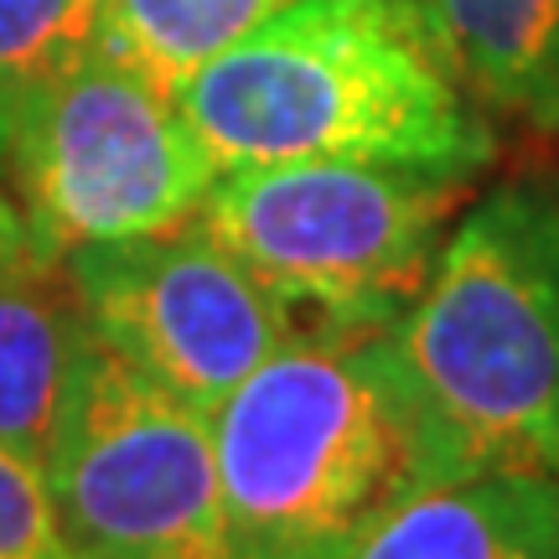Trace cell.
<instances>
[{
    "label": "cell",
    "instance_id": "obj_10",
    "mask_svg": "<svg viewBox=\"0 0 559 559\" xmlns=\"http://www.w3.org/2000/svg\"><path fill=\"white\" fill-rule=\"evenodd\" d=\"M425 11L481 109L559 135V0H425Z\"/></svg>",
    "mask_w": 559,
    "mask_h": 559
},
{
    "label": "cell",
    "instance_id": "obj_2",
    "mask_svg": "<svg viewBox=\"0 0 559 559\" xmlns=\"http://www.w3.org/2000/svg\"><path fill=\"white\" fill-rule=\"evenodd\" d=\"M239 559H353L394 508L466 472L394 332H306L213 409Z\"/></svg>",
    "mask_w": 559,
    "mask_h": 559
},
{
    "label": "cell",
    "instance_id": "obj_13",
    "mask_svg": "<svg viewBox=\"0 0 559 559\" xmlns=\"http://www.w3.org/2000/svg\"><path fill=\"white\" fill-rule=\"evenodd\" d=\"M0 559H79L47 472L0 445Z\"/></svg>",
    "mask_w": 559,
    "mask_h": 559
},
{
    "label": "cell",
    "instance_id": "obj_6",
    "mask_svg": "<svg viewBox=\"0 0 559 559\" xmlns=\"http://www.w3.org/2000/svg\"><path fill=\"white\" fill-rule=\"evenodd\" d=\"M41 472L79 559H239L213 415L99 337H88Z\"/></svg>",
    "mask_w": 559,
    "mask_h": 559
},
{
    "label": "cell",
    "instance_id": "obj_1",
    "mask_svg": "<svg viewBox=\"0 0 559 559\" xmlns=\"http://www.w3.org/2000/svg\"><path fill=\"white\" fill-rule=\"evenodd\" d=\"M218 171L379 160L477 177L492 130L425 0H290L177 83Z\"/></svg>",
    "mask_w": 559,
    "mask_h": 559
},
{
    "label": "cell",
    "instance_id": "obj_4",
    "mask_svg": "<svg viewBox=\"0 0 559 559\" xmlns=\"http://www.w3.org/2000/svg\"><path fill=\"white\" fill-rule=\"evenodd\" d=\"M472 177L379 160L218 171L198 228L311 332H389L415 306Z\"/></svg>",
    "mask_w": 559,
    "mask_h": 559
},
{
    "label": "cell",
    "instance_id": "obj_7",
    "mask_svg": "<svg viewBox=\"0 0 559 559\" xmlns=\"http://www.w3.org/2000/svg\"><path fill=\"white\" fill-rule=\"evenodd\" d=\"M88 332L198 409H218L264 358L311 326L198 218L62 254Z\"/></svg>",
    "mask_w": 559,
    "mask_h": 559
},
{
    "label": "cell",
    "instance_id": "obj_3",
    "mask_svg": "<svg viewBox=\"0 0 559 559\" xmlns=\"http://www.w3.org/2000/svg\"><path fill=\"white\" fill-rule=\"evenodd\" d=\"M389 332L466 472L559 481L555 187H502L466 207Z\"/></svg>",
    "mask_w": 559,
    "mask_h": 559
},
{
    "label": "cell",
    "instance_id": "obj_14",
    "mask_svg": "<svg viewBox=\"0 0 559 559\" xmlns=\"http://www.w3.org/2000/svg\"><path fill=\"white\" fill-rule=\"evenodd\" d=\"M32 249H37V239H32V228H26V213H16V202L0 192V275H5L11 264L26 260Z\"/></svg>",
    "mask_w": 559,
    "mask_h": 559
},
{
    "label": "cell",
    "instance_id": "obj_12",
    "mask_svg": "<svg viewBox=\"0 0 559 559\" xmlns=\"http://www.w3.org/2000/svg\"><path fill=\"white\" fill-rule=\"evenodd\" d=\"M115 0H0V120L41 83L94 58Z\"/></svg>",
    "mask_w": 559,
    "mask_h": 559
},
{
    "label": "cell",
    "instance_id": "obj_5",
    "mask_svg": "<svg viewBox=\"0 0 559 559\" xmlns=\"http://www.w3.org/2000/svg\"><path fill=\"white\" fill-rule=\"evenodd\" d=\"M41 254L145 239L202 213L218 166L177 88L99 47L0 120Z\"/></svg>",
    "mask_w": 559,
    "mask_h": 559
},
{
    "label": "cell",
    "instance_id": "obj_11",
    "mask_svg": "<svg viewBox=\"0 0 559 559\" xmlns=\"http://www.w3.org/2000/svg\"><path fill=\"white\" fill-rule=\"evenodd\" d=\"M290 0H115L104 47L177 88Z\"/></svg>",
    "mask_w": 559,
    "mask_h": 559
},
{
    "label": "cell",
    "instance_id": "obj_9",
    "mask_svg": "<svg viewBox=\"0 0 559 559\" xmlns=\"http://www.w3.org/2000/svg\"><path fill=\"white\" fill-rule=\"evenodd\" d=\"M353 559H559V481L456 472L394 508Z\"/></svg>",
    "mask_w": 559,
    "mask_h": 559
},
{
    "label": "cell",
    "instance_id": "obj_8",
    "mask_svg": "<svg viewBox=\"0 0 559 559\" xmlns=\"http://www.w3.org/2000/svg\"><path fill=\"white\" fill-rule=\"evenodd\" d=\"M88 337L62 260L32 249L0 275V445L32 466L52 456Z\"/></svg>",
    "mask_w": 559,
    "mask_h": 559
}]
</instances>
